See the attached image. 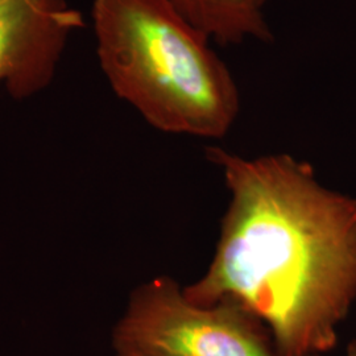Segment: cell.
<instances>
[{
  "label": "cell",
  "mask_w": 356,
  "mask_h": 356,
  "mask_svg": "<svg viewBox=\"0 0 356 356\" xmlns=\"http://www.w3.org/2000/svg\"><path fill=\"white\" fill-rule=\"evenodd\" d=\"M229 204L198 305L231 298L261 319L279 356L325 355L356 301V200L289 153L243 157L210 145Z\"/></svg>",
  "instance_id": "cell-1"
},
{
  "label": "cell",
  "mask_w": 356,
  "mask_h": 356,
  "mask_svg": "<svg viewBox=\"0 0 356 356\" xmlns=\"http://www.w3.org/2000/svg\"><path fill=\"white\" fill-rule=\"evenodd\" d=\"M103 76L153 128L222 139L241 113V91L214 41L169 0H94Z\"/></svg>",
  "instance_id": "cell-2"
},
{
  "label": "cell",
  "mask_w": 356,
  "mask_h": 356,
  "mask_svg": "<svg viewBox=\"0 0 356 356\" xmlns=\"http://www.w3.org/2000/svg\"><path fill=\"white\" fill-rule=\"evenodd\" d=\"M116 356H279L267 325L241 302L198 305L169 276L131 293L113 331Z\"/></svg>",
  "instance_id": "cell-3"
},
{
  "label": "cell",
  "mask_w": 356,
  "mask_h": 356,
  "mask_svg": "<svg viewBox=\"0 0 356 356\" xmlns=\"http://www.w3.org/2000/svg\"><path fill=\"white\" fill-rule=\"evenodd\" d=\"M82 26L67 0H0V85L16 99L47 89Z\"/></svg>",
  "instance_id": "cell-4"
},
{
  "label": "cell",
  "mask_w": 356,
  "mask_h": 356,
  "mask_svg": "<svg viewBox=\"0 0 356 356\" xmlns=\"http://www.w3.org/2000/svg\"><path fill=\"white\" fill-rule=\"evenodd\" d=\"M179 13L219 45L268 42L272 29L256 0H169Z\"/></svg>",
  "instance_id": "cell-5"
},
{
  "label": "cell",
  "mask_w": 356,
  "mask_h": 356,
  "mask_svg": "<svg viewBox=\"0 0 356 356\" xmlns=\"http://www.w3.org/2000/svg\"><path fill=\"white\" fill-rule=\"evenodd\" d=\"M313 356H325V355H313ZM344 356H356V341H353L351 343H348L347 346V350H346V354Z\"/></svg>",
  "instance_id": "cell-6"
},
{
  "label": "cell",
  "mask_w": 356,
  "mask_h": 356,
  "mask_svg": "<svg viewBox=\"0 0 356 356\" xmlns=\"http://www.w3.org/2000/svg\"><path fill=\"white\" fill-rule=\"evenodd\" d=\"M256 1H257V4H259L260 7H263V8L266 7V4L268 3V0H256Z\"/></svg>",
  "instance_id": "cell-7"
}]
</instances>
